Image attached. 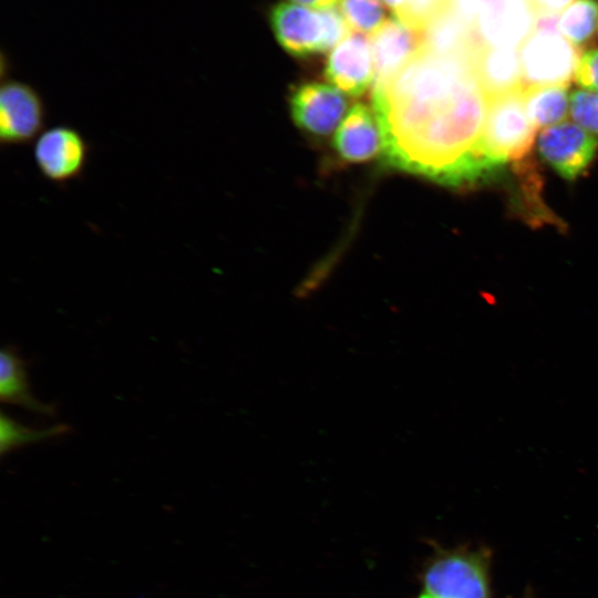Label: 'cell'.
I'll list each match as a JSON object with an SVG mask.
<instances>
[{"label":"cell","mask_w":598,"mask_h":598,"mask_svg":"<svg viewBox=\"0 0 598 598\" xmlns=\"http://www.w3.org/2000/svg\"><path fill=\"white\" fill-rule=\"evenodd\" d=\"M473 63L487 99L524 89L518 49L484 45L474 54Z\"/></svg>","instance_id":"14"},{"label":"cell","mask_w":598,"mask_h":598,"mask_svg":"<svg viewBox=\"0 0 598 598\" xmlns=\"http://www.w3.org/2000/svg\"><path fill=\"white\" fill-rule=\"evenodd\" d=\"M597 33H598V29H597Z\"/></svg>","instance_id":"27"},{"label":"cell","mask_w":598,"mask_h":598,"mask_svg":"<svg viewBox=\"0 0 598 598\" xmlns=\"http://www.w3.org/2000/svg\"><path fill=\"white\" fill-rule=\"evenodd\" d=\"M295 123L318 136L330 134L347 110V99L333 85L310 82L298 86L290 100Z\"/></svg>","instance_id":"12"},{"label":"cell","mask_w":598,"mask_h":598,"mask_svg":"<svg viewBox=\"0 0 598 598\" xmlns=\"http://www.w3.org/2000/svg\"><path fill=\"white\" fill-rule=\"evenodd\" d=\"M338 9L351 32L369 39L375 35L390 18L382 0H340Z\"/></svg>","instance_id":"19"},{"label":"cell","mask_w":598,"mask_h":598,"mask_svg":"<svg viewBox=\"0 0 598 598\" xmlns=\"http://www.w3.org/2000/svg\"><path fill=\"white\" fill-rule=\"evenodd\" d=\"M535 11L528 0H496L472 25L481 47L518 49L532 34Z\"/></svg>","instance_id":"9"},{"label":"cell","mask_w":598,"mask_h":598,"mask_svg":"<svg viewBox=\"0 0 598 598\" xmlns=\"http://www.w3.org/2000/svg\"><path fill=\"white\" fill-rule=\"evenodd\" d=\"M569 112L574 122L592 135H598V93L576 90L570 95Z\"/></svg>","instance_id":"20"},{"label":"cell","mask_w":598,"mask_h":598,"mask_svg":"<svg viewBox=\"0 0 598 598\" xmlns=\"http://www.w3.org/2000/svg\"><path fill=\"white\" fill-rule=\"evenodd\" d=\"M417 598H491L487 555L472 550H450L426 567Z\"/></svg>","instance_id":"3"},{"label":"cell","mask_w":598,"mask_h":598,"mask_svg":"<svg viewBox=\"0 0 598 598\" xmlns=\"http://www.w3.org/2000/svg\"><path fill=\"white\" fill-rule=\"evenodd\" d=\"M535 13L553 12L560 13L576 0H528Z\"/></svg>","instance_id":"24"},{"label":"cell","mask_w":598,"mask_h":598,"mask_svg":"<svg viewBox=\"0 0 598 598\" xmlns=\"http://www.w3.org/2000/svg\"><path fill=\"white\" fill-rule=\"evenodd\" d=\"M543 159L563 178L575 181L592 163L598 138L576 123L563 122L544 128L537 141Z\"/></svg>","instance_id":"8"},{"label":"cell","mask_w":598,"mask_h":598,"mask_svg":"<svg viewBox=\"0 0 598 598\" xmlns=\"http://www.w3.org/2000/svg\"><path fill=\"white\" fill-rule=\"evenodd\" d=\"M382 147V136L374 111L364 104L353 105L334 136V147L349 162L372 158Z\"/></svg>","instance_id":"13"},{"label":"cell","mask_w":598,"mask_h":598,"mask_svg":"<svg viewBox=\"0 0 598 598\" xmlns=\"http://www.w3.org/2000/svg\"><path fill=\"white\" fill-rule=\"evenodd\" d=\"M49 118L47 102L30 83L8 79L0 87V145L24 146L38 138Z\"/></svg>","instance_id":"6"},{"label":"cell","mask_w":598,"mask_h":598,"mask_svg":"<svg viewBox=\"0 0 598 598\" xmlns=\"http://www.w3.org/2000/svg\"><path fill=\"white\" fill-rule=\"evenodd\" d=\"M523 92L487 99L481 143L491 157L505 164L528 158L535 141L537 128L527 113Z\"/></svg>","instance_id":"2"},{"label":"cell","mask_w":598,"mask_h":598,"mask_svg":"<svg viewBox=\"0 0 598 598\" xmlns=\"http://www.w3.org/2000/svg\"><path fill=\"white\" fill-rule=\"evenodd\" d=\"M326 79L341 92L362 95L374 80L371 41L359 33H350L328 55Z\"/></svg>","instance_id":"11"},{"label":"cell","mask_w":598,"mask_h":598,"mask_svg":"<svg viewBox=\"0 0 598 598\" xmlns=\"http://www.w3.org/2000/svg\"><path fill=\"white\" fill-rule=\"evenodd\" d=\"M70 431L71 427L66 424H54L41 429L31 427L2 412L0 415V452L3 456L25 445L63 436Z\"/></svg>","instance_id":"18"},{"label":"cell","mask_w":598,"mask_h":598,"mask_svg":"<svg viewBox=\"0 0 598 598\" xmlns=\"http://www.w3.org/2000/svg\"><path fill=\"white\" fill-rule=\"evenodd\" d=\"M411 0H382L394 18H398L408 7Z\"/></svg>","instance_id":"26"},{"label":"cell","mask_w":598,"mask_h":598,"mask_svg":"<svg viewBox=\"0 0 598 598\" xmlns=\"http://www.w3.org/2000/svg\"><path fill=\"white\" fill-rule=\"evenodd\" d=\"M91 144L76 127L56 124L34 141L32 156L39 174L59 188L82 179L91 154Z\"/></svg>","instance_id":"4"},{"label":"cell","mask_w":598,"mask_h":598,"mask_svg":"<svg viewBox=\"0 0 598 598\" xmlns=\"http://www.w3.org/2000/svg\"><path fill=\"white\" fill-rule=\"evenodd\" d=\"M0 399L3 403L21 406L47 417L56 415L53 404L42 402L33 395L27 361L11 346L3 347L0 353Z\"/></svg>","instance_id":"15"},{"label":"cell","mask_w":598,"mask_h":598,"mask_svg":"<svg viewBox=\"0 0 598 598\" xmlns=\"http://www.w3.org/2000/svg\"><path fill=\"white\" fill-rule=\"evenodd\" d=\"M524 89L568 85L581 55V48L561 34L532 32L518 48Z\"/></svg>","instance_id":"5"},{"label":"cell","mask_w":598,"mask_h":598,"mask_svg":"<svg viewBox=\"0 0 598 598\" xmlns=\"http://www.w3.org/2000/svg\"><path fill=\"white\" fill-rule=\"evenodd\" d=\"M523 97L537 130L559 124L569 110L568 85L528 86L524 89Z\"/></svg>","instance_id":"16"},{"label":"cell","mask_w":598,"mask_h":598,"mask_svg":"<svg viewBox=\"0 0 598 598\" xmlns=\"http://www.w3.org/2000/svg\"><path fill=\"white\" fill-rule=\"evenodd\" d=\"M370 41L374 61L373 87L390 81L427 48L426 30L411 28L393 16Z\"/></svg>","instance_id":"10"},{"label":"cell","mask_w":598,"mask_h":598,"mask_svg":"<svg viewBox=\"0 0 598 598\" xmlns=\"http://www.w3.org/2000/svg\"><path fill=\"white\" fill-rule=\"evenodd\" d=\"M385 161L451 187L503 178L507 164L483 148L487 97L461 59L424 51L373 87Z\"/></svg>","instance_id":"1"},{"label":"cell","mask_w":598,"mask_h":598,"mask_svg":"<svg viewBox=\"0 0 598 598\" xmlns=\"http://www.w3.org/2000/svg\"><path fill=\"white\" fill-rule=\"evenodd\" d=\"M496 0H453V9L470 25Z\"/></svg>","instance_id":"22"},{"label":"cell","mask_w":598,"mask_h":598,"mask_svg":"<svg viewBox=\"0 0 598 598\" xmlns=\"http://www.w3.org/2000/svg\"><path fill=\"white\" fill-rule=\"evenodd\" d=\"M560 13L539 12L535 16L533 32L560 34L558 29Z\"/></svg>","instance_id":"23"},{"label":"cell","mask_w":598,"mask_h":598,"mask_svg":"<svg viewBox=\"0 0 598 598\" xmlns=\"http://www.w3.org/2000/svg\"><path fill=\"white\" fill-rule=\"evenodd\" d=\"M558 29L564 38L581 48L592 39L598 29V2L574 1L560 12Z\"/></svg>","instance_id":"17"},{"label":"cell","mask_w":598,"mask_h":598,"mask_svg":"<svg viewBox=\"0 0 598 598\" xmlns=\"http://www.w3.org/2000/svg\"><path fill=\"white\" fill-rule=\"evenodd\" d=\"M269 22L278 43L291 55L307 56L332 50L326 10L279 2L270 9Z\"/></svg>","instance_id":"7"},{"label":"cell","mask_w":598,"mask_h":598,"mask_svg":"<svg viewBox=\"0 0 598 598\" xmlns=\"http://www.w3.org/2000/svg\"><path fill=\"white\" fill-rule=\"evenodd\" d=\"M574 80L584 90L598 93V49L581 53Z\"/></svg>","instance_id":"21"},{"label":"cell","mask_w":598,"mask_h":598,"mask_svg":"<svg viewBox=\"0 0 598 598\" xmlns=\"http://www.w3.org/2000/svg\"><path fill=\"white\" fill-rule=\"evenodd\" d=\"M290 2L313 9L324 11L338 8L340 0H289Z\"/></svg>","instance_id":"25"}]
</instances>
